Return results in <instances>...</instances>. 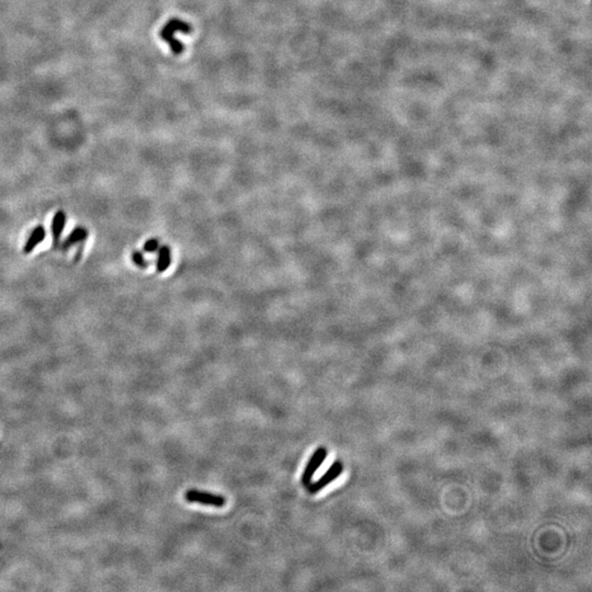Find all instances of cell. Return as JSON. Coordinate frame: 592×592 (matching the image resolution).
<instances>
[{"instance_id":"7a4b0ae2","label":"cell","mask_w":592,"mask_h":592,"mask_svg":"<svg viewBox=\"0 0 592 592\" xmlns=\"http://www.w3.org/2000/svg\"><path fill=\"white\" fill-rule=\"evenodd\" d=\"M185 499L191 503H200L203 504V506L214 508H223L227 502L224 496L198 489L186 490L185 494Z\"/></svg>"},{"instance_id":"9c48e42d","label":"cell","mask_w":592,"mask_h":592,"mask_svg":"<svg viewBox=\"0 0 592 592\" xmlns=\"http://www.w3.org/2000/svg\"><path fill=\"white\" fill-rule=\"evenodd\" d=\"M132 261L135 265H137V267L141 269H146L148 267V264H149V262H148L143 252L138 251V250L133 251Z\"/></svg>"},{"instance_id":"5b68a950","label":"cell","mask_w":592,"mask_h":592,"mask_svg":"<svg viewBox=\"0 0 592 592\" xmlns=\"http://www.w3.org/2000/svg\"><path fill=\"white\" fill-rule=\"evenodd\" d=\"M67 223V216L66 213L64 211H57L54 214L53 221H52V226H51V230H52V237H53V245L54 247L58 246V243L60 241V237H62L63 232L65 229V226H66Z\"/></svg>"},{"instance_id":"3957f363","label":"cell","mask_w":592,"mask_h":592,"mask_svg":"<svg viewBox=\"0 0 592 592\" xmlns=\"http://www.w3.org/2000/svg\"><path fill=\"white\" fill-rule=\"evenodd\" d=\"M327 455H328V451L326 447H323V446L316 449V451L313 453L310 460H308L305 469L303 471L302 477H301V482L304 487H307L313 481V478H314L316 472L318 471V468L321 466V464L324 463V461L326 460V458H327Z\"/></svg>"},{"instance_id":"277c9868","label":"cell","mask_w":592,"mask_h":592,"mask_svg":"<svg viewBox=\"0 0 592 592\" xmlns=\"http://www.w3.org/2000/svg\"><path fill=\"white\" fill-rule=\"evenodd\" d=\"M342 473H343L342 462H340V461H336V462H334L332 466L329 467V469H327V472H326L324 475L319 478V480H317L316 481H312L311 484L306 487L308 494L315 495L317 493H319V491L323 490L326 486L332 484V482L336 481L338 477H340Z\"/></svg>"},{"instance_id":"ba28073f","label":"cell","mask_w":592,"mask_h":592,"mask_svg":"<svg viewBox=\"0 0 592 592\" xmlns=\"http://www.w3.org/2000/svg\"><path fill=\"white\" fill-rule=\"evenodd\" d=\"M158 257H157V261H156V270H157L158 272L163 273L166 271V270L170 267L171 264V249L168 246L164 245L160 246L158 249Z\"/></svg>"},{"instance_id":"8992f818","label":"cell","mask_w":592,"mask_h":592,"mask_svg":"<svg viewBox=\"0 0 592 592\" xmlns=\"http://www.w3.org/2000/svg\"><path fill=\"white\" fill-rule=\"evenodd\" d=\"M45 237H46V230L44 228V226H42V225L37 226V227L32 230L31 234H30L27 241H25V243H24V246H23L24 254L25 255L31 254V252L36 249V248L40 245V243L43 242Z\"/></svg>"},{"instance_id":"6da1fadb","label":"cell","mask_w":592,"mask_h":592,"mask_svg":"<svg viewBox=\"0 0 592 592\" xmlns=\"http://www.w3.org/2000/svg\"><path fill=\"white\" fill-rule=\"evenodd\" d=\"M191 25L185 21L180 19L169 20L164 28L160 30V37L162 40L168 43L169 47L173 54H181L184 52V45L177 38V34H188L191 32Z\"/></svg>"},{"instance_id":"30bf717a","label":"cell","mask_w":592,"mask_h":592,"mask_svg":"<svg viewBox=\"0 0 592 592\" xmlns=\"http://www.w3.org/2000/svg\"><path fill=\"white\" fill-rule=\"evenodd\" d=\"M159 240L157 238H150L148 239V240L144 243L143 249L147 254H155V252H157L159 249Z\"/></svg>"},{"instance_id":"52a82bcc","label":"cell","mask_w":592,"mask_h":592,"mask_svg":"<svg viewBox=\"0 0 592 592\" xmlns=\"http://www.w3.org/2000/svg\"><path fill=\"white\" fill-rule=\"evenodd\" d=\"M88 235L89 233L87 228L81 227V226H77V227L74 228L72 232L69 233L66 239L62 242V246L60 247H62L63 250H67L69 248L78 245V243L86 241V239L88 238Z\"/></svg>"}]
</instances>
